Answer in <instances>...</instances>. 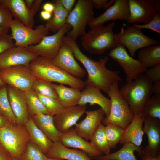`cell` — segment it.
<instances>
[{"label": "cell", "instance_id": "cell-46", "mask_svg": "<svg viewBox=\"0 0 160 160\" xmlns=\"http://www.w3.org/2000/svg\"><path fill=\"white\" fill-rule=\"evenodd\" d=\"M12 158L0 144V160H12Z\"/></svg>", "mask_w": 160, "mask_h": 160}, {"label": "cell", "instance_id": "cell-44", "mask_svg": "<svg viewBox=\"0 0 160 160\" xmlns=\"http://www.w3.org/2000/svg\"><path fill=\"white\" fill-rule=\"evenodd\" d=\"M54 1L61 4L69 13L72 10L73 7L76 2V0H56Z\"/></svg>", "mask_w": 160, "mask_h": 160}, {"label": "cell", "instance_id": "cell-58", "mask_svg": "<svg viewBox=\"0 0 160 160\" xmlns=\"http://www.w3.org/2000/svg\"><path fill=\"white\" fill-rule=\"evenodd\" d=\"M6 84L0 78V86Z\"/></svg>", "mask_w": 160, "mask_h": 160}, {"label": "cell", "instance_id": "cell-59", "mask_svg": "<svg viewBox=\"0 0 160 160\" xmlns=\"http://www.w3.org/2000/svg\"><path fill=\"white\" fill-rule=\"evenodd\" d=\"M12 160H19L14 158H12Z\"/></svg>", "mask_w": 160, "mask_h": 160}, {"label": "cell", "instance_id": "cell-48", "mask_svg": "<svg viewBox=\"0 0 160 160\" xmlns=\"http://www.w3.org/2000/svg\"><path fill=\"white\" fill-rule=\"evenodd\" d=\"M42 8L43 10L52 14L55 9V5L53 3L47 2L43 5Z\"/></svg>", "mask_w": 160, "mask_h": 160}, {"label": "cell", "instance_id": "cell-19", "mask_svg": "<svg viewBox=\"0 0 160 160\" xmlns=\"http://www.w3.org/2000/svg\"><path fill=\"white\" fill-rule=\"evenodd\" d=\"M8 98L18 124H25L29 119V114L24 92L7 85Z\"/></svg>", "mask_w": 160, "mask_h": 160}, {"label": "cell", "instance_id": "cell-4", "mask_svg": "<svg viewBox=\"0 0 160 160\" xmlns=\"http://www.w3.org/2000/svg\"><path fill=\"white\" fill-rule=\"evenodd\" d=\"M115 25L112 21L106 26L101 25L91 28L81 38L84 49L90 54L99 55L115 47L118 44L113 31Z\"/></svg>", "mask_w": 160, "mask_h": 160}, {"label": "cell", "instance_id": "cell-16", "mask_svg": "<svg viewBox=\"0 0 160 160\" xmlns=\"http://www.w3.org/2000/svg\"><path fill=\"white\" fill-rule=\"evenodd\" d=\"M129 15L128 24L148 23L153 17L156 10L151 0H128Z\"/></svg>", "mask_w": 160, "mask_h": 160}, {"label": "cell", "instance_id": "cell-60", "mask_svg": "<svg viewBox=\"0 0 160 160\" xmlns=\"http://www.w3.org/2000/svg\"><path fill=\"white\" fill-rule=\"evenodd\" d=\"M2 1V0H0V1Z\"/></svg>", "mask_w": 160, "mask_h": 160}, {"label": "cell", "instance_id": "cell-20", "mask_svg": "<svg viewBox=\"0 0 160 160\" xmlns=\"http://www.w3.org/2000/svg\"><path fill=\"white\" fill-rule=\"evenodd\" d=\"M60 141L66 147L73 148L83 151L92 159L103 155L90 142L79 135L72 128L66 133L63 134Z\"/></svg>", "mask_w": 160, "mask_h": 160}, {"label": "cell", "instance_id": "cell-11", "mask_svg": "<svg viewBox=\"0 0 160 160\" xmlns=\"http://www.w3.org/2000/svg\"><path fill=\"white\" fill-rule=\"evenodd\" d=\"M0 78L6 85L24 92L31 88L36 78L28 66L19 65L0 70Z\"/></svg>", "mask_w": 160, "mask_h": 160}, {"label": "cell", "instance_id": "cell-34", "mask_svg": "<svg viewBox=\"0 0 160 160\" xmlns=\"http://www.w3.org/2000/svg\"><path fill=\"white\" fill-rule=\"evenodd\" d=\"M0 114L6 117L12 124H18L8 98L6 84L0 86Z\"/></svg>", "mask_w": 160, "mask_h": 160}, {"label": "cell", "instance_id": "cell-21", "mask_svg": "<svg viewBox=\"0 0 160 160\" xmlns=\"http://www.w3.org/2000/svg\"><path fill=\"white\" fill-rule=\"evenodd\" d=\"M86 116L81 122L77 124L74 129L80 137L85 140H90L94 131L101 123L105 113L100 108L93 111H86Z\"/></svg>", "mask_w": 160, "mask_h": 160}, {"label": "cell", "instance_id": "cell-33", "mask_svg": "<svg viewBox=\"0 0 160 160\" xmlns=\"http://www.w3.org/2000/svg\"><path fill=\"white\" fill-rule=\"evenodd\" d=\"M105 126L101 123L92 135L90 143L104 155L110 153L109 147L105 133Z\"/></svg>", "mask_w": 160, "mask_h": 160}, {"label": "cell", "instance_id": "cell-45", "mask_svg": "<svg viewBox=\"0 0 160 160\" xmlns=\"http://www.w3.org/2000/svg\"><path fill=\"white\" fill-rule=\"evenodd\" d=\"M42 0H34L30 10L34 16L39 10L42 4Z\"/></svg>", "mask_w": 160, "mask_h": 160}, {"label": "cell", "instance_id": "cell-50", "mask_svg": "<svg viewBox=\"0 0 160 160\" xmlns=\"http://www.w3.org/2000/svg\"><path fill=\"white\" fill-rule=\"evenodd\" d=\"M152 89L153 93L160 95V82L153 83Z\"/></svg>", "mask_w": 160, "mask_h": 160}, {"label": "cell", "instance_id": "cell-28", "mask_svg": "<svg viewBox=\"0 0 160 160\" xmlns=\"http://www.w3.org/2000/svg\"><path fill=\"white\" fill-rule=\"evenodd\" d=\"M25 125L29 134L30 140L46 155L50 149L53 142L37 127L32 118H29Z\"/></svg>", "mask_w": 160, "mask_h": 160}, {"label": "cell", "instance_id": "cell-56", "mask_svg": "<svg viewBox=\"0 0 160 160\" xmlns=\"http://www.w3.org/2000/svg\"><path fill=\"white\" fill-rule=\"evenodd\" d=\"M9 30L0 27V37L8 34Z\"/></svg>", "mask_w": 160, "mask_h": 160}, {"label": "cell", "instance_id": "cell-24", "mask_svg": "<svg viewBox=\"0 0 160 160\" xmlns=\"http://www.w3.org/2000/svg\"><path fill=\"white\" fill-rule=\"evenodd\" d=\"M48 158L67 160H91L83 151L76 149H70L64 146L60 141L53 143L46 155Z\"/></svg>", "mask_w": 160, "mask_h": 160}, {"label": "cell", "instance_id": "cell-6", "mask_svg": "<svg viewBox=\"0 0 160 160\" xmlns=\"http://www.w3.org/2000/svg\"><path fill=\"white\" fill-rule=\"evenodd\" d=\"M107 94L111 102L110 111L107 117L103 118L101 123L104 125L114 124L124 130L132 120L134 115L127 102L120 94L118 82L111 86Z\"/></svg>", "mask_w": 160, "mask_h": 160}, {"label": "cell", "instance_id": "cell-17", "mask_svg": "<svg viewBox=\"0 0 160 160\" xmlns=\"http://www.w3.org/2000/svg\"><path fill=\"white\" fill-rule=\"evenodd\" d=\"M129 15L128 0H115L110 8L98 17H94L88 25L92 28L103 25L106 22L110 20L127 21Z\"/></svg>", "mask_w": 160, "mask_h": 160}, {"label": "cell", "instance_id": "cell-12", "mask_svg": "<svg viewBox=\"0 0 160 160\" xmlns=\"http://www.w3.org/2000/svg\"><path fill=\"white\" fill-rule=\"evenodd\" d=\"M108 56L121 67L126 75L127 83L135 80L147 69L139 60L131 57L127 52L125 47L121 44H118L115 47L111 49Z\"/></svg>", "mask_w": 160, "mask_h": 160}, {"label": "cell", "instance_id": "cell-3", "mask_svg": "<svg viewBox=\"0 0 160 160\" xmlns=\"http://www.w3.org/2000/svg\"><path fill=\"white\" fill-rule=\"evenodd\" d=\"M152 84L144 74L141 73L119 90L120 95L127 102L134 115H143L144 107L153 93Z\"/></svg>", "mask_w": 160, "mask_h": 160}, {"label": "cell", "instance_id": "cell-25", "mask_svg": "<svg viewBox=\"0 0 160 160\" xmlns=\"http://www.w3.org/2000/svg\"><path fill=\"white\" fill-rule=\"evenodd\" d=\"M143 115H134L131 122L124 130L120 144L131 143L137 146H140L144 134L143 130Z\"/></svg>", "mask_w": 160, "mask_h": 160}, {"label": "cell", "instance_id": "cell-40", "mask_svg": "<svg viewBox=\"0 0 160 160\" xmlns=\"http://www.w3.org/2000/svg\"><path fill=\"white\" fill-rule=\"evenodd\" d=\"M0 1V27L9 30L13 21V16L9 9Z\"/></svg>", "mask_w": 160, "mask_h": 160}, {"label": "cell", "instance_id": "cell-18", "mask_svg": "<svg viewBox=\"0 0 160 160\" xmlns=\"http://www.w3.org/2000/svg\"><path fill=\"white\" fill-rule=\"evenodd\" d=\"M85 105H78L64 108L59 113L53 116L57 129L63 134L67 132L77 122L86 111Z\"/></svg>", "mask_w": 160, "mask_h": 160}, {"label": "cell", "instance_id": "cell-1", "mask_svg": "<svg viewBox=\"0 0 160 160\" xmlns=\"http://www.w3.org/2000/svg\"><path fill=\"white\" fill-rule=\"evenodd\" d=\"M63 39L71 47L75 58L81 62L87 71L88 76L84 82L85 87H94L107 93L111 85L122 80L119 71L110 70L106 67L105 65L109 58L108 57L105 56L100 60L95 61L84 54L76 41L66 36Z\"/></svg>", "mask_w": 160, "mask_h": 160}, {"label": "cell", "instance_id": "cell-13", "mask_svg": "<svg viewBox=\"0 0 160 160\" xmlns=\"http://www.w3.org/2000/svg\"><path fill=\"white\" fill-rule=\"evenodd\" d=\"M53 63L62 69L75 77L80 79L86 74L85 70L76 61L71 47L63 41Z\"/></svg>", "mask_w": 160, "mask_h": 160}, {"label": "cell", "instance_id": "cell-54", "mask_svg": "<svg viewBox=\"0 0 160 160\" xmlns=\"http://www.w3.org/2000/svg\"><path fill=\"white\" fill-rule=\"evenodd\" d=\"M114 1V0H109L105 5L103 8L106 10L108 9L113 5Z\"/></svg>", "mask_w": 160, "mask_h": 160}, {"label": "cell", "instance_id": "cell-5", "mask_svg": "<svg viewBox=\"0 0 160 160\" xmlns=\"http://www.w3.org/2000/svg\"><path fill=\"white\" fill-rule=\"evenodd\" d=\"M30 140L28 131L22 125L11 123L0 129V144L12 158L19 159Z\"/></svg>", "mask_w": 160, "mask_h": 160}, {"label": "cell", "instance_id": "cell-37", "mask_svg": "<svg viewBox=\"0 0 160 160\" xmlns=\"http://www.w3.org/2000/svg\"><path fill=\"white\" fill-rule=\"evenodd\" d=\"M31 88L37 93L41 95L58 99L53 84L51 82L36 79Z\"/></svg>", "mask_w": 160, "mask_h": 160}, {"label": "cell", "instance_id": "cell-57", "mask_svg": "<svg viewBox=\"0 0 160 160\" xmlns=\"http://www.w3.org/2000/svg\"><path fill=\"white\" fill-rule=\"evenodd\" d=\"M47 160H63L60 159H57V158H48L47 157Z\"/></svg>", "mask_w": 160, "mask_h": 160}, {"label": "cell", "instance_id": "cell-47", "mask_svg": "<svg viewBox=\"0 0 160 160\" xmlns=\"http://www.w3.org/2000/svg\"><path fill=\"white\" fill-rule=\"evenodd\" d=\"M93 7L97 9L103 8L109 0H91Z\"/></svg>", "mask_w": 160, "mask_h": 160}, {"label": "cell", "instance_id": "cell-53", "mask_svg": "<svg viewBox=\"0 0 160 160\" xmlns=\"http://www.w3.org/2000/svg\"><path fill=\"white\" fill-rule=\"evenodd\" d=\"M157 12L160 14V0H151Z\"/></svg>", "mask_w": 160, "mask_h": 160}, {"label": "cell", "instance_id": "cell-27", "mask_svg": "<svg viewBox=\"0 0 160 160\" xmlns=\"http://www.w3.org/2000/svg\"><path fill=\"white\" fill-rule=\"evenodd\" d=\"M54 88L58 96V100L64 108L76 105L81 95L80 90L68 87L63 84H53Z\"/></svg>", "mask_w": 160, "mask_h": 160}, {"label": "cell", "instance_id": "cell-2", "mask_svg": "<svg viewBox=\"0 0 160 160\" xmlns=\"http://www.w3.org/2000/svg\"><path fill=\"white\" fill-rule=\"evenodd\" d=\"M29 67L36 79L67 84L80 90L84 87L83 81L62 69L50 60L39 56L31 62Z\"/></svg>", "mask_w": 160, "mask_h": 160}, {"label": "cell", "instance_id": "cell-8", "mask_svg": "<svg viewBox=\"0 0 160 160\" xmlns=\"http://www.w3.org/2000/svg\"><path fill=\"white\" fill-rule=\"evenodd\" d=\"M124 25L120 31L115 34L118 44H121L128 49L130 55L134 57L136 51L148 46L160 44V40L152 39L145 35L141 29L132 24L124 29Z\"/></svg>", "mask_w": 160, "mask_h": 160}, {"label": "cell", "instance_id": "cell-52", "mask_svg": "<svg viewBox=\"0 0 160 160\" xmlns=\"http://www.w3.org/2000/svg\"><path fill=\"white\" fill-rule=\"evenodd\" d=\"M140 156L142 160H160V155L157 157L154 158L149 155H144L143 153Z\"/></svg>", "mask_w": 160, "mask_h": 160}, {"label": "cell", "instance_id": "cell-51", "mask_svg": "<svg viewBox=\"0 0 160 160\" xmlns=\"http://www.w3.org/2000/svg\"><path fill=\"white\" fill-rule=\"evenodd\" d=\"M40 15L42 18L47 21L50 20L52 17V14L44 10L41 11Z\"/></svg>", "mask_w": 160, "mask_h": 160}, {"label": "cell", "instance_id": "cell-31", "mask_svg": "<svg viewBox=\"0 0 160 160\" xmlns=\"http://www.w3.org/2000/svg\"><path fill=\"white\" fill-rule=\"evenodd\" d=\"M138 58L147 68L160 63V44H153L141 49Z\"/></svg>", "mask_w": 160, "mask_h": 160}, {"label": "cell", "instance_id": "cell-35", "mask_svg": "<svg viewBox=\"0 0 160 160\" xmlns=\"http://www.w3.org/2000/svg\"><path fill=\"white\" fill-rule=\"evenodd\" d=\"M105 133L110 149L116 147L123 135L124 130L119 126L113 123L105 126Z\"/></svg>", "mask_w": 160, "mask_h": 160}, {"label": "cell", "instance_id": "cell-49", "mask_svg": "<svg viewBox=\"0 0 160 160\" xmlns=\"http://www.w3.org/2000/svg\"><path fill=\"white\" fill-rule=\"evenodd\" d=\"M11 123L7 119L0 114V129L4 128Z\"/></svg>", "mask_w": 160, "mask_h": 160}, {"label": "cell", "instance_id": "cell-41", "mask_svg": "<svg viewBox=\"0 0 160 160\" xmlns=\"http://www.w3.org/2000/svg\"><path fill=\"white\" fill-rule=\"evenodd\" d=\"M132 25L141 29L143 28L149 29L160 34V14L156 12L152 19L146 24Z\"/></svg>", "mask_w": 160, "mask_h": 160}, {"label": "cell", "instance_id": "cell-39", "mask_svg": "<svg viewBox=\"0 0 160 160\" xmlns=\"http://www.w3.org/2000/svg\"><path fill=\"white\" fill-rule=\"evenodd\" d=\"M41 101L47 109L48 113L54 116L60 113L64 108L58 99L37 93Z\"/></svg>", "mask_w": 160, "mask_h": 160}, {"label": "cell", "instance_id": "cell-30", "mask_svg": "<svg viewBox=\"0 0 160 160\" xmlns=\"http://www.w3.org/2000/svg\"><path fill=\"white\" fill-rule=\"evenodd\" d=\"M53 2L55 9L53 17L47 21L45 25L49 31L55 33L66 24L69 13L61 4L54 0Z\"/></svg>", "mask_w": 160, "mask_h": 160}, {"label": "cell", "instance_id": "cell-43", "mask_svg": "<svg viewBox=\"0 0 160 160\" xmlns=\"http://www.w3.org/2000/svg\"><path fill=\"white\" fill-rule=\"evenodd\" d=\"M15 46L11 35L7 34L0 37V54L5 50Z\"/></svg>", "mask_w": 160, "mask_h": 160}, {"label": "cell", "instance_id": "cell-22", "mask_svg": "<svg viewBox=\"0 0 160 160\" xmlns=\"http://www.w3.org/2000/svg\"><path fill=\"white\" fill-rule=\"evenodd\" d=\"M81 92L80 99L77 105H85L89 103L91 106L95 104L99 105L104 111L107 117L110 111L111 100L106 97L99 89L92 86H85Z\"/></svg>", "mask_w": 160, "mask_h": 160}, {"label": "cell", "instance_id": "cell-10", "mask_svg": "<svg viewBox=\"0 0 160 160\" xmlns=\"http://www.w3.org/2000/svg\"><path fill=\"white\" fill-rule=\"evenodd\" d=\"M71 29V26L66 23L54 34L45 36L38 44L29 46L26 48L39 56L52 60L59 52L63 42V37Z\"/></svg>", "mask_w": 160, "mask_h": 160}, {"label": "cell", "instance_id": "cell-32", "mask_svg": "<svg viewBox=\"0 0 160 160\" xmlns=\"http://www.w3.org/2000/svg\"><path fill=\"white\" fill-rule=\"evenodd\" d=\"M24 93L29 114L32 116L38 114H49L36 92L31 88L24 92Z\"/></svg>", "mask_w": 160, "mask_h": 160}, {"label": "cell", "instance_id": "cell-9", "mask_svg": "<svg viewBox=\"0 0 160 160\" xmlns=\"http://www.w3.org/2000/svg\"><path fill=\"white\" fill-rule=\"evenodd\" d=\"M10 28L12 38L15 41V46L25 48L38 44L44 36H48L49 32L45 25H38L33 29L15 19Z\"/></svg>", "mask_w": 160, "mask_h": 160}, {"label": "cell", "instance_id": "cell-14", "mask_svg": "<svg viewBox=\"0 0 160 160\" xmlns=\"http://www.w3.org/2000/svg\"><path fill=\"white\" fill-rule=\"evenodd\" d=\"M38 57L26 48L15 46L0 54V70L19 65L29 67L31 62Z\"/></svg>", "mask_w": 160, "mask_h": 160}, {"label": "cell", "instance_id": "cell-55", "mask_svg": "<svg viewBox=\"0 0 160 160\" xmlns=\"http://www.w3.org/2000/svg\"><path fill=\"white\" fill-rule=\"evenodd\" d=\"M24 1L27 7L30 10L34 0H25Z\"/></svg>", "mask_w": 160, "mask_h": 160}, {"label": "cell", "instance_id": "cell-42", "mask_svg": "<svg viewBox=\"0 0 160 160\" xmlns=\"http://www.w3.org/2000/svg\"><path fill=\"white\" fill-rule=\"evenodd\" d=\"M145 72L146 76L152 83L160 82V63L147 69Z\"/></svg>", "mask_w": 160, "mask_h": 160}, {"label": "cell", "instance_id": "cell-15", "mask_svg": "<svg viewBox=\"0 0 160 160\" xmlns=\"http://www.w3.org/2000/svg\"><path fill=\"white\" fill-rule=\"evenodd\" d=\"M143 130L148 143L142 149L144 155L156 158L160 155V120L144 116Z\"/></svg>", "mask_w": 160, "mask_h": 160}, {"label": "cell", "instance_id": "cell-38", "mask_svg": "<svg viewBox=\"0 0 160 160\" xmlns=\"http://www.w3.org/2000/svg\"><path fill=\"white\" fill-rule=\"evenodd\" d=\"M47 157L32 142H28L25 153L19 160H47Z\"/></svg>", "mask_w": 160, "mask_h": 160}, {"label": "cell", "instance_id": "cell-26", "mask_svg": "<svg viewBox=\"0 0 160 160\" xmlns=\"http://www.w3.org/2000/svg\"><path fill=\"white\" fill-rule=\"evenodd\" d=\"M53 116L49 114H38L32 116L37 127L53 143L60 141L63 134L56 128Z\"/></svg>", "mask_w": 160, "mask_h": 160}, {"label": "cell", "instance_id": "cell-23", "mask_svg": "<svg viewBox=\"0 0 160 160\" xmlns=\"http://www.w3.org/2000/svg\"><path fill=\"white\" fill-rule=\"evenodd\" d=\"M15 20L25 26L33 28L35 24L34 16L27 7L23 0H2Z\"/></svg>", "mask_w": 160, "mask_h": 160}, {"label": "cell", "instance_id": "cell-7", "mask_svg": "<svg viewBox=\"0 0 160 160\" xmlns=\"http://www.w3.org/2000/svg\"><path fill=\"white\" fill-rule=\"evenodd\" d=\"M93 6L91 0H78L69 13L66 23L72 27L66 36L76 41L85 35L86 26L94 18Z\"/></svg>", "mask_w": 160, "mask_h": 160}, {"label": "cell", "instance_id": "cell-29", "mask_svg": "<svg viewBox=\"0 0 160 160\" xmlns=\"http://www.w3.org/2000/svg\"><path fill=\"white\" fill-rule=\"evenodd\" d=\"M143 149L140 146H137L131 143L123 144L119 150L111 153L96 157V160H138L134 154L136 151L140 156L143 153Z\"/></svg>", "mask_w": 160, "mask_h": 160}, {"label": "cell", "instance_id": "cell-36", "mask_svg": "<svg viewBox=\"0 0 160 160\" xmlns=\"http://www.w3.org/2000/svg\"><path fill=\"white\" fill-rule=\"evenodd\" d=\"M143 115L160 120V95L154 94L145 105Z\"/></svg>", "mask_w": 160, "mask_h": 160}]
</instances>
